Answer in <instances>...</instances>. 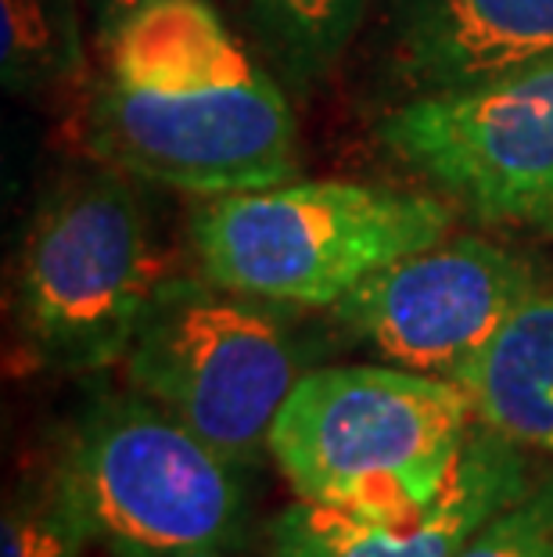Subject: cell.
<instances>
[{
  "label": "cell",
  "mask_w": 553,
  "mask_h": 557,
  "mask_svg": "<svg viewBox=\"0 0 553 557\" xmlns=\"http://www.w3.org/2000/svg\"><path fill=\"white\" fill-rule=\"evenodd\" d=\"M392 62L410 94L497 83L553 62V0H392Z\"/></svg>",
  "instance_id": "cell-10"
},
{
  "label": "cell",
  "mask_w": 553,
  "mask_h": 557,
  "mask_svg": "<svg viewBox=\"0 0 553 557\" xmlns=\"http://www.w3.org/2000/svg\"><path fill=\"white\" fill-rule=\"evenodd\" d=\"M470 396L406 367L302 374L269 429V457L299 500L410 518L442 493L470 435Z\"/></svg>",
  "instance_id": "cell-2"
},
{
  "label": "cell",
  "mask_w": 553,
  "mask_h": 557,
  "mask_svg": "<svg viewBox=\"0 0 553 557\" xmlns=\"http://www.w3.org/2000/svg\"><path fill=\"white\" fill-rule=\"evenodd\" d=\"M79 26L73 0H0V69L11 90H37L73 76Z\"/></svg>",
  "instance_id": "cell-13"
},
{
  "label": "cell",
  "mask_w": 553,
  "mask_h": 557,
  "mask_svg": "<svg viewBox=\"0 0 553 557\" xmlns=\"http://www.w3.org/2000/svg\"><path fill=\"white\" fill-rule=\"evenodd\" d=\"M87 540H93V532L54 485L43 500L18 504L4 515L0 557H76Z\"/></svg>",
  "instance_id": "cell-14"
},
{
  "label": "cell",
  "mask_w": 553,
  "mask_h": 557,
  "mask_svg": "<svg viewBox=\"0 0 553 557\" xmlns=\"http://www.w3.org/2000/svg\"><path fill=\"white\" fill-rule=\"evenodd\" d=\"M456 385L481 424L553 457V288L539 292Z\"/></svg>",
  "instance_id": "cell-11"
},
{
  "label": "cell",
  "mask_w": 553,
  "mask_h": 557,
  "mask_svg": "<svg viewBox=\"0 0 553 557\" xmlns=\"http://www.w3.org/2000/svg\"><path fill=\"white\" fill-rule=\"evenodd\" d=\"M112 557H223L219 550H155V547H137V543H109Z\"/></svg>",
  "instance_id": "cell-17"
},
{
  "label": "cell",
  "mask_w": 553,
  "mask_h": 557,
  "mask_svg": "<svg viewBox=\"0 0 553 557\" xmlns=\"http://www.w3.org/2000/svg\"><path fill=\"white\" fill-rule=\"evenodd\" d=\"M162 263L137 195L115 173L62 187L40 209L18 267V320L62 371L126 360Z\"/></svg>",
  "instance_id": "cell-5"
},
{
  "label": "cell",
  "mask_w": 553,
  "mask_h": 557,
  "mask_svg": "<svg viewBox=\"0 0 553 557\" xmlns=\"http://www.w3.org/2000/svg\"><path fill=\"white\" fill-rule=\"evenodd\" d=\"M90 145L123 173L219 198L288 184L296 115L209 0H151L109 40Z\"/></svg>",
  "instance_id": "cell-1"
},
{
  "label": "cell",
  "mask_w": 553,
  "mask_h": 557,
  "mask_svg": "<svg viewBox=\"0 0 553 557\" xmlns=\"http://www.w3.org/2000/svg\"><path fill=\"white\" fill-rule=\"evenodd\" d=\"M514 438L478 421L442 493L410 518H363L299 500L269 529V557H461L464 547L532 490Z\"/></svg>",
  "instance_id": "cell-9"
},
{
  "label": "cell",
  "mask_w": 553,
  "mask_h": 557,
  "mask_svg": "<svg viewBox=\"0 0 553 557\" xmlns=\"http://www.w3.org/2000/svg\"><path fill=\"white\" fill-rule=\"evenodd\" d=\"M539 292L528 259L486 238H456L388 263L335 313L388 363L461 382Z\"/></svg>",
  "instance_id": "cell-8"
},
{
  "label": "cell",
  "mask_w": 553,
  "mask_h": 557,
  "mask_svg": "<svg viewBox=\"0 0 553 557\" xmlns=\"http://www.w3.org/2000/svg\"><path fill=\"white\" fill-rule=\"evenodd\" d=\"M453 209L420 191L305 181L219 195L191 220L209 281L277 306H338L388 263L445 242Z\"/></svg>",
  "instance_id": "cell-3"
},
{
  "label": "cell",
  "mask_w": 553,
  "mask_h": 557,
  "mask_svg": "<svg viewBox=\"0 0 553 557\" xmlns=\"http://www.w3.org/2000/svg\"><path fill=\"white\" fill-rule=\"evenodd\" d=\"M274 306L209 277L162 281L126 352L129 382L238 468L269 449L302 377L296 335Z\"/></svg>",
  "instance_id": "cell-4"
},
{
  "label": "cell",
  "mask_w": 553,
  "mask_h": 557,
  "mask_svg": "<svg viewBox=\"0 0 553 557\" xmlns=\"http://www.w3.org/2000/svg\"><path fill=\"white\" fill-rule=\"evenodd\" d=\"M252 37L291 79H321L356 37L370 0H234Z\"/></svg>",
  "instance_id": "cell-12"
},
{
  "label": "cell",
  "mask_w": 553,
  "mask_h": 557,
  "mask_svg": "<svg viewBox=\"0 0 553 557\" xmlns=\"http://www.w3.org/2000/svg\"><path fill=\"white\" fill-rule=\"evenodd\" d=\"M58 490L109 543L219 550L244 521L238 465L159 403H98L79 421Z\"/></svg>",
  "instance_id": "cell-6"
},
{
  "label": "cell",
  "mask_w": 553,
  "mask_h": 557,
  "mask_svg": "<svg viewBox=\"0 0 553 557\" xmlns=\"http://www.w3.org/2000/svg\"><path fill=\"white\" fill-rule=\"evenodd\" d=\"M461 557H553V479L536 482L467 543Z\"/></svg>",
  "instance_id": "cell-15"
},
{
  "label": "cell",
  "mask_w": 553,
  "mask_h": 557,
  "mask_svg": "<svg viewBox=\"0 0 553 557\" xmlns=\"http://www.w3.org/2000/svg\"><path fill=\"white\" fill-rule=\"evenodd\" d=\"M144 4H151V0H98V33H101V40H109L112 33Z\"/></svg>",
  "instance_id": "cell-16"
},
{
  "label": "cell",
  "mask_w": 553,
  "mask_h": 557,
  "mask_svg": "<svg viewBox=\"0 0 553 557\" xmlns=\"http://www.w3.org/2000/svg\"><path fill=\"white\" fill-rule=\"evenodd\" d=\"M378 140L489 223H553V62L467 90L410 94Z\"/></svg>",
  "instance_id": "cell-7"
}]
</instances>
